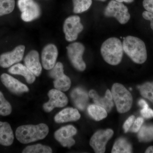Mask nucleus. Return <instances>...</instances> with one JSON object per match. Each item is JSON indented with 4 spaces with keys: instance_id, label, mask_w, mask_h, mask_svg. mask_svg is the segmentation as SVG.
<instances>
[{
    "instance_id": "1",
    "label": "nucleus",
    "mask_w": 153,
    "mask_h": 153,
    "mask_svg": "<svg viewBox=\"0 0 153 153\" xmlns=\"http://www.w3.org/2000/svg\"><path fill=\"white\" fill-rule=\"evenodd\" d=\"M49 132L47 125L40 123L37 125H27L20 126L16 131V138L22 144H28L44 139Z\"/></svg>"
},
{
    "instance_id": "2",
    "label": "nucleus",
    "mask_w": 153,
    "mask_h": 153,
    "mask_svg": "<svg viewBox=\"0 0 153 153\" xmlns=\"http://www.w3.org/2000/svg\"><path fill=\"white\" fill-rule=\"evenodd\" d=\"M123 50L133 61L137 64L145 63L147 58L144 42L140 38L132 36L124 38Z\"/></svg>"
},
{
    "instance_id": "3",
    "label": "nucleus",
    "mask_w": 153,
    "mask_h": 153,
    "mask_svg": "<svg viewBox=\"0 0 153 153\" xmlns=\"http://www.w3.org/2000/svg\"><path fill=\"white\" fill-rule=\"evenodd\" d=\"M102 56L105 61L113 66L119 64L123 56V47L118 38L113 37L107 39L102 45Z\"/></svg>"
},
{
    "instance_id": "4",
    "label": "nucleus",
    "mask_w": 153,
    "mask_h": 153,
    "mask_svg": "<svg viewBox=\"0 0 153 153\" xmlns=\"http://www.w3.org/2000/svg\"><path fill=\"white\" fill-rule=\"evenodd\" d=\"M111 92L119 112L125 113L130 110L132 105V96L123 85L114 83L111 88Z\"/></svg>"
},
{
    "instance_id": "5",
    "label": "nucleus",
    "mask_w": 153,
    "mask_h": 153,
    "mask_svg": "<svg viewBox=\"0 0 153 153\" xmlns=\"http://www.w3.org/2000/svg\"><path fill=\"white\" fill-rule=\"evenodd\" d=\"M105 16L114 17L121 25H125L130 19V15L128 8L122 3L111 0L104 10Z\"/></svg>"
},
{
    "instance_id": "6",
    "label": "nucleus",
    "mask_w": 153,
    "mask_h": 153,
    "mask_svg": "<svg viewBox=\"0 0 153 153\" xmlns=\"http://www.w3.org/2000/svg\"><path fill=\"white\" fill-rule=\"evenodd\" d=\"M68 57L74 68L78 71H82L86 68V64L82 59L85 47L79 42H74L66 47Z\"/></svg>"
},
{
    "instance_id": "7",
    "label": "nucleus",
    "mask_w": 153,
    "mask_h": 153,
    "mask_svg": "<svg viewBox=\"0 0 153 153\" xmlns=\"http://www.w3.org/2000/svg\"><path fill=\"white\" fill-rule=\"evenodd\" d=\"M49 76L54 79V85L55 89L62 91H66L70 88L71 81L69 77L64 73L63 64L56 63L49 72Z\"/></svg>"
},
{
    "instance_id": "8",
    "label": "nucleus",
    "mask_w": 153,
    "mask_h": 153,
    "mask_svg": "<svg viewBox=\"0 0 153 153\" xmlns=\"http://www.w3.org/2000/svg\"><path fill=\"white\" fill-rule=\"evenodd\" d=\"M63 29L66 41L69 42L75 41L78 34L83 29V25L80 23V17L73 16L67 18L64 22Z\"/></svg>"
},
{
    "instance_id": "9",
    "label": "nucleus",
    "mask_w": 153,
    "mask_h": 153,
    "mask_svg": "<svg viewBox=\"0 0 153 153\" xmlns=\"http://www.w3.org/2000/svg\"><path fill=\"white\" fill-rule=\"evenodd\" d=\"M18 6L22 12L21 18L25 22H32L41 15L40 7L33 0H19Z\"/></svg>"
},
{
    "instance_id": "10",
    "label": "nucleus",
    "mask_w": 153,
    "mask_h": 153,
    "mask_svg": "<svg viewBox=\"0 0 153 153\" xmlns=\"http://www.w3.org/2000/svg\"><path fill=\"white\" fill-rule=\"evenodd\" d=\"M113 134V131L111 129L97 131L91 138V146L93 148L95 153H104L107 143Z\"/></svg>"
},
{
    "instance_id": "11",
    "label": "nucleus",
    "mask_w": 153,
    "mask_h": 153,
    "mask_svg": "<svg viewBox=\"0 0 153 153\" xmlns=\"http://www.w3.org/2000/svg\"><path fill=\"white\" fill-rule=\"evenodd\" d=\"M48 96L49 101L43 105V109L46 112H51L55 108L63 107L68 104V98L61 91L51 89L48 92Z\"/></svg>"
},
{
    "instance_id": "12",
    "label": "nucleus",
    "mask_w": 153,
    "mask_h": 153,
    "mask_svg": "<svg viewBox=\"0 0 153 153\" xmlns=\"http://www.w3.org/2000/svg\"><path fill=\"white\" fill-rule=\"evenodd\" d=\"M77 133L76 128L72 125L62 127L55 132L54 137L57 141L64 147L71 148L75 141L72 137Z\"/></svg>"
},
{
    "instance_id": "13",
    "label": "nucleus",
    "mask_w": 153,
    "mask_h": 153,
    "mask_svg": "<svg viewBox=\"0 0 153 153\" xmlns=\"http://www.w3.org/2000/svg\"><path fill=\"white\" fill-rule=\"evenodd\" d=\"M25 47L19 45L11 52L3 53L0 55V66L6 68L22 61L24 57Z\"/></svg>"
},
{
    "instance_id": "14",
    "label": "nucleus",
    "mask_w": 153,
    "mask_h": 153,
    "mask_svg": "<svg viewBox=\"0 0 153 153\" xmlns=\"http://www.w3.org/2000/svg\"><path fill=\"white\" fill-rule=\"evenodd\" d=\"M58 56V50L56 46L49 44L45 46L41 54L42 65L44 69L51 70L56 64Z\"/></svg>"
},
{
    "instance_id": "15",
    "label": "nucleus",
    "mask_w": 153,
    "mask_h": 153,
    "mask_svg": "<svg viewBox=\"0 0 153 153\" xmlns=\"http://www.w3.org/2000/svg\"><path fill=\"white\" fill-rule=\"evenodd\" d=\"M1 79L3 84L12 93L21 94L29 91V88L27 85L8 74H2Z\"/></svg>"
},
{
    "instance_id": "16",
    "label": "nucleus",
    "mask_w": 153,
    "mask_h": 153,
    "mask_svg": "<svg viewBox=\"0 0 153 153\" xmlns=\"http://www.w3.org/2000/svg\"><path fill=\"white\" fill-rule=\"evenodd\" d=\"M25 66L35 74L38 76L41 75L42 66L40 62L39 54L37 51L31 50L26 55L24 59Z\"/></svg>"
},
{
    "instance_id": "17",
    "label": "nucleus",
    "mask_w": 153,
    "mask_h": 153,
    "mask_svg": "<svg viewBox=\"0 0 153 153\" xmlns=\"http://www.w3.org/2000/svg\"><path fill=\"white\" fill-rule=\"evenodd\" d=\"M89 96L93 99L95 104L104 108L108 112H109L114 106L113 97L111 91L108 89L106 91L104 97H100L97 92L94 90H91L89 92Z\"/></svg>"
},
{
    "instance_id": "18",
    "label": "nucleus",
    "mask_w": 153,
    "mask_h": 153,
    "mask_svg": "<svg viewBox=\"0 0 153 153\" xmlns=\"http://www.w3.org/2000/svg\"><path fill=\"white\" fill-rule=\"evenodd\" d=\"M80 114L76 108H67L57 113L54 117L55 122L58 123L79 120Z\"/></svg>"
},
{
    "instance_id": "19",
    "label": "nucleus",
    "mask_w": 153,
    "mask_h": 153,
    "mask_svg": "<svg viewBox=\"0 0 153 153\" xmlns=\"http://www.w3.org/2000/svg\"><path fill=\"white\" fill-rule=\"evenodd\" d=\"M8 71L11 74H18L24 76L29 84H32L36 80L35 74L27 66L21 63H18L11 66L9 68Z\"/></svg>"
},
{
    "instance_id": "20",
    "label": "nucleus",
    "mask_w": 153,
    "mask_h": 153,
    "mask_svg": "<svg viewBox=\"0 0 153 153\" xmlns=\"http://www.w3.org/2000/svg\"><path fill=\"white\" fill-rule=\"evenodd\" d=\"M14 137L10 126L8 123L0 121V144L11 146L13 142Z\"/></svg>"
},
{
    "instance_id": "21",
    "label": "nucleus",
    "mask_w": 153,
    "mask_h": 153,
    "mask_svg": "<svg viewBox=\"0 0 153 153\" xmlns=\"http://www.w3.org/2000/svg\"><path fill=\"white\" fill-rule=\"evenodd\" d=\"M74 104L80 110H84L88 101V94L82 88H76L71 93Z\"/></svg>"
},
{
    "instance_id": "22",
    "label": "nucleus",
    "mask_w": 153,
    "mask_h": 153,
    "mask_svg": "<svg viewBox=\"0 0 153 153\" xmlns=\"http://www.w3.org/2000/svg\"><path fill=\"white\" fill-rule=\"evenodd\" d=\"M88 114L94 120L100 121L107 116V111L104 108L97 104L90 105L87 108Z\"/></svg>"
},
{
    "instance_id": "23",
    "label": "nucleus",
    "mask_w": 153,
    "mask_h": 153,
    "mask_svg": "<svg viewBox=\"0 0 153 153\" xmlns=\"http://www.w3.org/2000/svg\"><path fill=\"white\" fill-rule=\"evenodd\" d=\"M131 145L124 138H120L117 140L113 146L111 153H131Z\"/></svg>"
},
{
    "instance_id": "24",
    "label": "nucleus",
    "mask_w": 153,
    "mask_h": 153,
    "mask_svg": "<svg viewBox=\"0 0 153 153\" xmlns=\"http://www.w3.org/2000/svg\"><path fill=\"white\" fill-rule=\"evenodd\" d=\"M73 12L78 14L87 11L92 4V0H72Z\"/></svg>"
},
{
    "instance_id": "25",
    "label": "nucleus",
    "mask_w": 153,
    "mask_h": 153,
    "mask_svg": "<svg viewBox=\"0 0 153 153\" xmlns=\"http://www.w3.org/2000/svg\"><path fill=\"white\" fill-rule=\"evenodd\" d=\"M138 137L140 141L153 140V126H145L140 130Z\"/></svg>"
},
{
    "instance_id": "26",
    "label": "nucleus",
    "mask_w": 153,
    "mask_h": 153,
    "mask_svg": "<svg viewBox=\"0 0 153 153\" xmlns=\"http://www.w3.org/2000/svg\"><path fill=\"white\" fill-rule=\"evenodd\" d=\"M51 148L48 146L38 144L29 146L24 149L23 153H51L52 152Z\"/></svg>"
},
{
    "instance_id": "27",
    "label": "nucleus",
    "mask_w": 153,
    "mask_h": 153,
    "mask_svg": "<svg viewBox=\"0 0 153 153\" xmlns=\"http://www.w3.org/2000/svg\"><path fill=\"white\" fill-rule=\"evenodd\" d=\"M138 88L141 95L153 103V82H146Z\"/></svg>"
},
{
    "instance_id": "28",
    "label": "nucleus",
    "mask_w": 153,
    "mask_h": 153,
    "mask_svg": "<svg viewBox=\"0 0 153 153\" xmlns=\"http://www.w3.org/2000/svg\"><path fill=\"white\" fill-rule=\"evenodd\" d=\"M15 6V0H0V16L11 13Z\"/></svg>"
},
{
    "instance_id": "29",
    "label": "nucleus",
    "mask_w": 153,
    "mask_h": 153,
    "mask_svg": "<svg viewBox=\"0 0 153 153\" xmlns=\"http://www.w3.org/2000/svg\"><path fill=\"white\" fill-rule=\"evenodd\" d=\"M12 111V106L5 98L2 93L0 91V115H9Z\"/></svg>"
},
{
    "instance_id": "30",
    "label": "nucleus",
    "mask_w": 153,
    "mask_h": 153,
    "mask_svg": "<svg viewBox=\"0 0 153 153\" xmlns=\"http://www.w3.org/2000/svg\"><path fill=\"white\" fill-rule=\"evenodd\" d=\"M144 122L143 118L142 117H138L134 121L133 126L131 128V131L133 132H137L140 130L141 126Z\"/></svg>"
},
{
    "instance_id": "31",
    "label": "nucleus",
    "mask_w": 153,
    "mask_h": 153,
    "mask_svg": "<svg viewBox=\"0 0 153 153\" xmlns=\"http://www.w3.org/2000/svg\"><path fill=\"white\" fill-rule=\"evenodd\" d=\"M134 120L135 117L134 115H132L129 117L128 119L126 121L123 126V128L125 132L126 133L128 131L134 123Z\"/></svg>"
},
{
    "instance_id": "32",
    "label": "nucleus",
    "mask_w": 153,
    "mask_h": 153,
    "mask_svg": "<svg viewBox=\"0 0 153 153\" xmlns=\"http://www.w3.org/2000/svg\"><path fill=\"white\" fill-rule=\"evenodd\" d=\"M141 114L143 117L146 118H151L153 117V110L149 107L143 108L140 111Z\"/></svg>"
},
{
    "instance_id": "33",
    "label": "nucleus",
    "mask_w": 153,
    "mask_h": 153,
    "mask_svg": "<svg viewBox=\"0 0 153 153\" xmlns=\"http://www.w3.org/2000/svg\"><path fill=\"white\" fill-rule=\"evenodd\" d=\"M143 6L146 10L153 14V0H144Z\"/></svg>"
},
{
    "instance_id": "34",
    "label": "nucleus",
    "mask_w": 153,
    "mask_h": 153,
    "mask_svg": "<svg viewBox=\"0 0 153 153\" xmlns=\"http://www.w3.org/2000/svg\"><path fill=\"white\" fill-rule=\"evenodd\" d=\"M143 17L144 19L150 21L151 29L153 30V14L148 11H144L143 13Z\"/></svg>"
},
{
    "instance_id": "35",
    "label": "nucleus",
    "mask_w": 153,
    "mask_h": 153,
    "mask_svg": "<svg viewBox=\"0 0 153 153\" xmlns=\"http://www.w3.org/2000/svg\"><path fill=\"white\" fill-rule=\"evenodd\" d=\"M138 104L140 106L143 108L149 107V105H148L146 102L143 99H140L139 100L138 102Z\"/></svg>"
},
{
    "instance_id": "36",
    "label": "nucleus",
    "mask_w": 153,
    "mask_h": 153,
    "mask_svg": "<svg viewBox=\"0 0 153 153\" xmlns=\"http://www.w3.org/2000/svg\"><path fill=\"white\" fill-rule=\"evenodd\" d=\"M115 1L120 3L125 2L127 3H131L133 2L134 0H115Z\"/></svg>"
},
{
    "instance_id": "37",
    "label": "nucleus",
    "mask_w": 153,
    "mask_h": 153,
    "mask_svg": "<svg viewBox=\"0 0 153 153\" xmlns=\"http://www.w3.org/2000/svg\"><path fill=\"white\" fill-rule=\"evenodd\" d=\"M145 152L146 153H153V146H151L149 147V148L147 149Z\"/></svg>"
},
{
    "instance_id": "38",
    "label": "nucleus",
    "mask_w": 153,
    "mask_h": 153,
    "mask_svg": "<svg viewBox=\"0 0 153 153\" xmlns=\"http://www.w3.org/2000/svg\"><path fill=\"white\" fill-rule=\"evenodd\" d=\"M97 1H100L104 2L106 1V0H97Z\"/></svg>"
}]
</instances>
